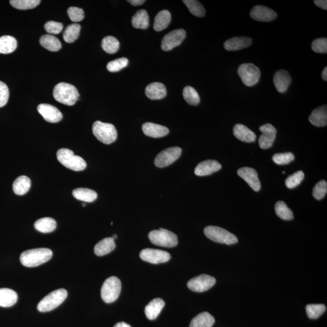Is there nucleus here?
<instances>
[{"label": "nucleus", "mask_w": 327, "mask_h": 327, "mask_svg": "<svg viewBox=\"0 0 327 327\" xmlns=\"http://www.w3.org/2000/svg\"><path fill=\"white\" fill-rule=\"evenodd\" d=\"M262 135L259 138L260 148L268 149L272 147L276 139L277 131L271 124H265L260 127Z\"/></svg>", "instance_id": "4468645a"}, {"label": "nucleus", "mask_w": 327, "mask_h": 327, "mask_svg": "<svg viewBox=\"0 0 327 327\" xmlns=\"http://www.w3.org/2000/svg\"><path fill=\"white\" fill-rule=\"evenodd\" d=\"M101 47L105 52L109 54H114L120 48V43L114 37H105L102 40Z\"/></svg>", "instance_id": "e433bc0d"}, {"label": "nucleus", "mask_w": 327, "mask_h": 327, "mask_svg": "<svg viewBox=\"0 0 327 327\" xmlns=\"http://www.w3.org/2000/svg\"><path fill=\"white\" fill-rule=\"evenodd\" d=\"M304 176V173L303 171H298L286 178L285 185L288 189L297 188L303 181Z\"/></svg>", "instance_id": "37998d69"}, {"label": "nucleus", "mask_w": 327, "mask_h": 327, "mask_svg": "<svg viewBox=\"0 0 327 327\" xmlns=\"http://www.w3.org/2000/svg\"><path fill=\"white\" fill-rule=\"evenodd\" d=\"M311 124L316 127H324L327 124V107L326 105L314 108L309 117Z\"/></svg>", "instance_id": "b1692460"}, {"label": "nucleus", "mask_w": 327, "mask_h": 327, "mask_svg": "<svg viewBox=\"0 0 327 327\" xmlns=\"http://www.w3.org/2000/svg\"><path fill=\"white\" fill-rule=\"evenodd\" d=\"M81 30V26L79 24L74 23L65 28L63 33V39L65 42L71 43L76 42L79 38Z\"/></svg>", "instance_id": "c9c22d12"}, {"label": "nucleus", "mask_w": 327, "mask_h": 327, "mask_svg": "<svg viewBox=\"0 0 327 327\" xmlns=\"http://www.w3.org/2000/svg\"><path fill=\"white\" fill-rule=\"evenodd\" d=\"M275 209L277 215L281 219L285 221H291L294 219V215L293 211L289 209L284 202L282 201L277 202Z\"/></svg>", "instance_id": "4c0bfd02"}, {"label": "nucleus", "mask_w": 327, "mask_h": 327, "mask_svg": "<svg viewBox=\"0 0 327 327\" xmlns=\"http://www.w3.org/2000/svg\"><path fill=\"white\" fill-rule=\"evenodd\" d=\"M142 129L146 135L154 138H162L169 133L167 127L152 123L143 124Z\"/></svg>", "instance_id": "412c9836"}, {"label": "nucleus", "mask_w": 327, "mask_h": 327, "mask_svg": "<svg viewBox=\"0 0 327 327\" xmlns=\"http://www.w3.org/2000/svg\"><path fill=\"white\" fill-rule=\"evenodd\" d=\"M149 238L153 244L163 247H174L178 242L174 233L162 228L149 233Z\"/></svg>", "instance_id": "0eeeda50"}, {"label": "nucleus", "mask_w": 327, "mask_h": 327, "mask_svg": "<svg viewBox=\"0 0 327 327\" xmlns=\"http://www.w3.org/2000/svg\"><path fill=\"white\" fill-rule=\"evenodd\" d=\"M273 82L279 92L284 93L292 83L290 75L285 70L277 71L273 77Z\"/></svg>", "instance_id": "aec40b11"}, {"label": "nucleus", "mask_w": 327, "mask_h": 327, "mask_svg": "<svg viewBox=\"0 0 327 327\" xmlns=\"http://www.w3.org/2000/svg\"><path fill=\"white\" fill-rule=\"evenodd\" d=\"M18 295L13 289L0 288V307H10L17 303Z\"/></svg>", "instance_id": "a878e982"}, {"label": "nucleus", "mask_w": 327, "mask_h": 327, "mask_svg": "<svg viewBox=\"0 0 327 327\" xmlns=\"http://www.w3.org/2000/svg\"><path fill=\"white\" fill-rule=\"evenodd\" d=\"M171 14L167 10L161 11L158 12L155 17L154 29L157 32H161L169 26L171 21Z\"/></svg>", "instance_id": "cd10ccee"}, {"label": "nucleus", "mask_w": 327, "mask_h": 327, "mask_svg": "<svg viewBox=\"0 0 327 327\" xmlns=\"http://www.w3.org/2000/svg\"><path fill=\"white\" fill-rule=\"evenodd\" d=\"M216 279L207 275H201L191 279L188 283L190 289L195 292H204L213 287Z\"/></svg>", "instance_id": "9b49d317"}, {"label": "nucleus", "mask_w": 327, "mask_h": 327, "mask_svg": "<svg viewBox=\"0 0 327 327\" xmlns=\"http://www.w3.org/2000/svg\"><path fill=\"white\" fill-rule=\"evenodd\" d=\"M164 306L165 303L162 299H154L145 308L146 317L149 320L157 319Z\"/></svg>", "instance_id": "393cba45"}, {"label": "nucleus", "mask_w": 327, "mask_h": 327, "mask_svg": "<svg viewBox=\"0 0 327 327\" xmlns=\"http://www.w3.org/2000/svg\"><path fill=\"white\" fill-rule=\"evenodd\" d=\"M215 320L212 315L208 312L198 314L192 320L190 327H212Z\"/></svg>", "instance_id": "c85d7f7f"}, {"label": "nucleus", "mask_w": 327, "mask_h": 327, "mask_svg": "<svg viewBox=\"0 0 327 327\" xmlns=\"http://www.w3.org/2000/svg\"><path fill=\"white\" fill-rule=\"evenodd\" d=\"M83 207H86V204L85 203H85L83 204Z\"/></svg>", "instance_id": "13d9d810"}, {"label": "nucleus", "mask_w": 327, "mask_h": 327, "mask_svg": "<svg viewBox=\"0 0 327 327\" xmlns=\"http://www.w3.org/2000/svg\"><path fill=\"white\" fill-rule=\"evenodd\" d=\"M314 5H316L317 7L323 9V10H327V1L326 0H315L314 1Z\"/></svg>", "instance_id": "603ef678"}, {"label": "nucleus", "mask_w": 327, "mask_h": 327, "mask_svg": "<svg viewBox=\"0 0 327 327\" xmlns=\"http://www.w3.org/2000/svg\"><path fill=\"white\" fill-rule=\"evenodd\" d=\"M183 97L187 102L191 105H197L200 102L198 93L191 86H186L183 90Z\"/></svg>", "instance_id": "ea45409f"}, {"label": "nucleus", "mask_w": 327, "mask_h": 327, "mask_svg": "<svg viewBox=\"0 0 327 327\" xmlns=\"http://www.w3.org/2000/svg\"><path fill=\"white\" fill-rule=\"evenodd\" d=\"M67 14L71 21L80 22L85 18V12L82 9L77 7H70L68 9Z\"/></svg>", "instance_id": "09e8293b"}, {"label": "nucleus", "mask_w": 327, "mask_h": 327, "mask_svg": "<svg viewBox=\"0 0 327 327\" xmlns=\"http://www.w3.org/2000/svg\"><path fill=\"white\" fill-rule=\"evenodd\" d=\"M34 227L39 232L43 233H48L54 232L57 228V223L52 217H46L37 220Z\"/></svg>", "instance_id": "c756f323"}, {"label": "nucleus", "mask_w": 327, "mask_h": 327, "mask_svg": "<svg viewBox=\"0 0 327 327\" xmlns=\"http://www.w3.org/2000/svg\"><path fill=\"white\" fill-rule=\"evenodd\" d=\"M282 173H283V174H285V172H284V171H283Z\"/></svg>", "instance_id": "bf43d9fd"}, {"label": "nucleus", "mask_w": 327, "mask_h": 327, "mask_svg": "<svg viewBox=\"0 0 327 327\" xmlns=\"http://www.w3.org/2000/svg\"><path fill=\"white\" fill-rule=\"evenodd\" d=\"M238 74L242 83L248 87L256 85L259 82L261 75L260 68L252 63L240 65Z\"/></svg>", "instance_id": "1a4fd4ad"}, {"label": "nucleus", "mask_w": 327, "mask_h": 327, "mask_svg": "<svg viewBox=\"0 0 327 327\" xmlns=\"http://www.w3.org/2000/svg\"><path fill=\"white\" fill-rule=\"evenodd\" d=\"M114 327H132L130 325L127 324V323L124 322H118L116 323V324L115 325Z\"/></svg>", "instance_id": "5fc2aeb1"}, {"label": "nucleus", "mask_w": 327, "mask_h": 327, "mask_svg": "<svg viewBox=\"0 0 327 327\" xmlns=\"http://www.w3.org/2000/svg\"><path fill=\"white\" fill-rule=\"evenodd\" d=\"M31 187V180L26 176H20L14 180L13 191L15 194L24 195L29 192Z\"/></svg>", "instance_id": "7c9ffc66"}, {"label": "nucleus", "mask_w": 327, "mask_h": 327, "mask_svg": "<svg viewBox=\"0 0 327 327\" xmlns=\"http://www.w3.org/2000/svg\"><path fill=\"white\" fill-rule=\"evenodd\" d=\"M40 43L44 48L51 52H57L61 48V43L57 37L50 35H44L40 40Z\"/></svg>", "instance_id": "473e14b6"}, {"label": "nucleus", "mask_w": 327, "mask_h": 327, "mask_svg": "<svg viewBox=\"0 0 327 327\" xmlns=\"http://www.w3.org/2000/svg\"><path fill=\"white\" fill-rule=\"evenodd\" d=\"M53 95L56 101L60 103L73 105L79 100L80 94L76 87L70 84L58 83L54 87Z\"/></svg>", "instance_id": "f03ea898"}, {"label": "nucleus", "mask_w": 327, "mask_h": 327, "mask_svg": "<svg viewBox=\"0 0 327 327\" xmlns=\"http://www.w3.org/2000/svg\"><path fill=\"white\" fill-rule=\"evenodd\" d=\"M57 157L59 162L68 169L80 172L86 168V162L79 156L75 155L70 149H60L57 153Z\"/></svg>", "instance_id": "7ed1b4c3"}, {"label": "nucleus", "mask_w": 327, "mask_h": 327, "mask_svg": "<svg viewBox=\"0 0 327 327\" xmlns=\"http://www.w3.org/2000/svg\"><path fill=\"white\" fill-rule=\"evenodd\" d=\"M324 304H309L306 307L307 316L311 319H316L321 316L326 311Z\"/></svg>", "instance_id": "a19ab883"}, {"label": "nucleus", "mask_w": 327, "mask_h": 327, "mask_svg": "<svg viewBox=\"0 0 327 327\" xmlns=\"http://www.w3.org/2000/svg\"><path fill=\"white\" fill-rule=\"evenodd\" d=\"M186 36V32L182 29L172 31L164 37L161 43V48L164 51H169L182 43Z\"/></svg>", "instance_id": "ddd939ff"}, {"label": "nucleus", "mask_w": 327, "mask_h": 327, "mask_svg": "<svg viewBox=\"0 0 327 327\" xmlns=\"http://www.w3.org/2000/svg\"><path fill=\"white\" fill-rule=\"evenodd\" d=\"M273 161L278 165H285L290 163L294 161L295 156L291 152L276 154L273 156Z\"/></svg>", "instance_id": "49530a36"}, {"label": "nucleus", "mask_w": 327, "mask_h": 327, "mask_svg": "<svg viewBox=\"0 0 327 327\" xmlns=\"http://www.w3.org/2000/svg\"><path fill=\"white\" fill-rule=\"evenodd\" d=\"M45 29L50 35H51V34H59L63 30V25L61 23H58V22L50 21L47 22L45 24Z\"/></svg>", "instance_id": "8fccbe9b"}, {"label": "nucleus", "mask_w": 327, "mask_h": 327, "mask_svg": "<svg viewBox=\"0 0 327 327\" xmlns=\"http://www.w3.org/2000/svg\"><path fill=\"white\" fill-rule=\"evenodd\" d=\"M67 297V292L65 289H56L40 302L37 309L42 313L51 311L63 303Z\"/></svg>", "instance_id": "39448f33"}, {"label": "nucleus", "mask_w": 327, "mask_h": 327, "mask_svg": "<svg viewBox=\"0 0 327 327\" xmlns=\"http://www.w3.org/2000/svg\"><path fill=\"white\" fill-rule=\"evenodd\" d=\"M52 251L49 248H40L24 251L21 254L20 262L27 267H38L51 259Z\"/></svg>", "instance_id": "f257e3e1"}, {"label": "nucleus", "mask_w": 327, "mask_h": 327, "mask_svg": "<svg viewBox=\"0 0 327 327\" xmlns=\"http://www.w3.org/2000/svg\"><path fill=\"white\" fill-rule=\"evenodd\" d=\"M204 234L214 242L232 245L238 242L237 237L226 229L217 226H207L204 230Z\"/></svg>", "instance_id": "423d86ee"}, {"label": "nucleus", "mask_w": 327, "mask_h": 327, "mask_svg": "<svg viewBox=\"0 0 327 327\" xmlns=\"http://www.w3.org/2000/svg\"><path fill=\"white\" fill-rule=\"evenodd\" d=\"M188 7L191 14L197 17H203L205 15V10L204 6L196 0H184L183 1Z\"/></svg>", "instance_id": "58836bf2"}, {"label": "nucleus", "mask_w": 327, "mask_h": 327, "mask_svg": "<svg viewBox=\"0 0 327 327\" xmlns=\"http://www.w3.org/2000/svg\"><path fill=\"white\" fill-rule=\"evenodd\" d=\"M128 64V59L124 57L118 58L109 62L107 65V68L111 72H117V71L122 70L123 68L127 67Z\"/></svg>", "instance_id": "c03bdc74"}, {"label": "nucleus", "mask_w": 327, "mask_h": 327, "mask_svg": "<svg viewBox=\"0 0 327 327\" xmlns=\"http://www.w3.org/2000/svg\"><path fill=\"white\" fill-rule=\"evenodd\" d=\"M144 0H129L128 2L133 6H140L144 4Z\"/></svg>", "instance_id": "864d4df0"}, {"label": "nucleus", "mask_w": 327, "mask_h": 327, "mask_svg": "<svg viewBox=\"0 0 327 327\" xmlns=\"http://www.w3.org/2000/svg\"><path fill=\"white\" fill-rule=\"evenodd\" d=\"M311 49L314 52L318 53V54H326L327 39L320 38L314 40L311 44Z\"/></svg>", "instance_id": "de8ad7c7"}, {"label": "nucleus", "mask_w": 327, "mask_h": 327, "mask_svg": "<svg viewBox=\"0 0 327 327\" xmlns=\"http://www.w3.org/2000/svg\"><path fill=\"white\" fill-rule=\"evenodd\" d=\"M92 132L96 138L105 144H111L117 138V129L110 123L96 121L93 124Z\"/></svg>", "instance_id": "20e7f679"}, {"label": "nucleus", "mask_w": 327, "mask_h": 327, "mask_svg": "<svg viewBox=\"0 0 327 327\" xmlns=\"http://www.w3.org/2000/svg\"><path fill=\"white\" fill-rule=\"evenodd\" d=\"M9 96L8 87L5 83L0 82V108L7 104Z\"/></svg>", "instance_id": "3c124183"}, {"label": "nucleus", "mask_w": 327, "mask_h": 327, "mask_svg": "<svg viewBox=\"0 0 327 327\" xmlns=\"http://www.w3.org/2000/svg\"><path fill=\"white\" fill-rule=\"evenodd\" d=\"M252 44V40L249 37H233L224 43V49L228 51H236L248 48Z\"/></svg>", "instance_id": "6ab92c4d"}, {"label": "nucleus", "mask_w": 327, "mask_h": 327, "mask_svg": "<svg viewBox=\"0 0 327 327\" xmlns=\"http://www.w3.org/2000/svg\"><path fill=\"white\" fill-rule=\"evenodd\" d=\"M112 238H113L115 240V239H116L118 238V236H117V235H114L113 236H112Z\"/></svg>", "instance_id": "4d7b16f0"}, {"label": "nucleus", "mask_w": 327, "mask_h": 327, "mask_svg": "<svg viewBox=\"0 0 327 327\" xmlns=\"http://www.w3.org/2000/svg\"><path fill=\"white\" fill-rule=\"evenodd\" d=\"M116 247L115 240L112 237L104 238L98 242L94 247L96 255L98 257L104 256L113 251Z\"/></svg>", "instance_id": "bb28decb"}, {"label": "nucleus", "mask_w": 327, "mask_h": 327, "mask_svg": "<svg viewBox=\"0 0 327 327\" xmlns=\"http://www.w3.org/2000/svg\"><path fill=\"white\" fill-rule=\"evenodd\" d=\"M252 19L261 22H270L275 20L277 14L275 11L264 6H256L250 11Z\"/></svg>", "instance_id": "f3484780"}, {"label": "nucleus", "mask_w": 327, "mask_h": 327, "mask_svg": "<svg viewBox=\"0 0 327 327\" xmlns=\"http://www.w3.org/2000/svg\"><path fill=\"white\" fill-rule=\"evenodd\" d=\"M72 195L78 200L92 202L97 198V194L93 190L87 188H78L74 190Z\"/></svg>", "instance_id": "2f4dec72"}, {"label": "nucleus", "mask_w": 327, "mask_h": 327, "mask_svg": "<svg viewBox=\"0 0 327 327\" xmlns=\"http://www.w3.org/2000/svg\"><path fill=\"white\" fill-rule=\"evenodd\" d=\"M146 95L152 100H158L165 97L167 95L166 87L161 83H153L146 88Z\"/></svg>", "instance_id": "5701e85b"}, {"label": "nucleus", "mask_w": 327, "mask_h": 327, "mask_svg": "<svg viewBox=\"0 0 327 327\" xmlns=\"http://www.w3.org/2000/svg\"><path fill=\"white\" fill-rule=\"evenodd\" d=\"M238 175L248 184L255 192H259L261 188V182L258 174L253 168L242 167L238 170Z\"/></svg>", "instance_id": "2eb2a0df"}, {"label": "nucleus", "mask_w": 327, "mask_h": 327, "mask_svg": "<svg viewBox=\"0 0 327 327\" xmlns=\"http://www.w3.org/2000/svg\"><path fill=\"white\" fill-rule=\"evenodd\" d=\"M40 115L46 121L51 123H57L63 118V114L54 105L48 104H41L37 107Z\"/></svg>", "instance_id": "dca6fc26"}, {"label": "nucleus", "mask_w": 327, "mask_h": 327, "mask_svg": "<svg viewBox=\"0 0 327 327\" xmlns=\"http://www.w3.org/2000/svg\"><path fill=\"white\" fill-rule=\"evenodd\" d=\"M41 3L40 0H11V5L19 10L34 9Z\"/></svg>", "instance_id": "79ce46f5"}, {"label": "nucleus", "mask_w": 327, "mask_h": 327, "mask_svg": "<svg viewBox=\"0 0 327 327\" xmlns=\"http://www.w3.org/2000/svg\"><path fill=\"white\" fill-rule=\"evenodd\" d=\"M233 134L236 138L245 142H253L257 139L256 134L243 124H237L233 127Z\"/></svg>", "instance_id": "4be33fe9"}, {"label": "nucleus", "mask_w": 327, "mask_h": 327, "mask_svg": "<svg viewBox=\"0 0 327 327\" xmlns=\"http://www.w3.org/2000/svg\"><path fill=\"white\" fill-rule=\"evenodd\" d=\"M322 77L323 80L326 82L327 81V67H325L324 69L323 70L322 73Z\"/></svg>", "instance_id": "6e6d98bb"}, {"label": "nucleus", "mask_w": 327, "mask_h": 327, "mask_svg": "<svg viewBox=\"0 0 327 327\" xmlns=\"http://www.w3.org/2000/svg\"><path fill=\"white\" fill-rule=\"evenodd\" d=\"M17 48V41L14 37L9 35L0 37V54H11Z\"/></svg>", "instance_id": "72a5a7b5"}, {"label": "nucleus", "mask_w": 327, "mask_h": 327, "mask_svg": "<svg viewBox=\"0 0 327 327\" xmlns=\"http://www.w3.org/2000/svg\"><path fill=\"white\" fill-rule=\"evenodd\" d=\"M327 192V183L324 180L317 183L313 190V197L317 200H320L325 197Z\"/></svg>", "instance_id": "a18cd8bd"}, {"label": "nucleus", "mask_w": 327, "mask_h": 327, "mask_svg": "<svg viewBox=\"0 0 327 327\" xmlns=\"http://www.w3.org/2000/svg\"><path fill=\"white\" fill-rule=\"evenodd\" d=\"M132 23L136 29H147L149 25V17L147 11L141 9L137 12L132 17Z\"/></svg>", "instance_id": "f704fd0d"}, {"label": "nucleus", "mask_w": 327, "mask_h": 327, "mask_svg": "<svg viewBox=\"0 0 327 327\" xmlns=\"http://www.w3.org/2000/svg\"><path fill=\"white\" fill-rule=\"evenodd\" d=\"M182 149L177 147L165 149L156 157L155 160V166L160 168L169 166L180 157Z\"/></svg>", "instance_id": "9d476101"}, {"label": "nucleus", "mask_w": 327, "mask_h": 327, "mask_svg": "<svg viewBox=\"0 0 327 327\" xmlns=\"http://www.w3.org/2000/svg\"><path fill=\"white\" fill-rule=\"evenodd\" d=\"M121 282L117 277L111 276L104 281L102 286L101 295L105 303H112L120 295Z\"/></svg>", "instance_id": "6e6552de"}, {"label": "nucleus", "mask_w": 327, "mask_h": 327, "mask_svg": "<svg viewBox=\"0 0 327 327\" xmlns=\"http://www.w3.org/2000/svg\"><path fill=\"white\" fill-rule=\"evenodd\" d=\"M139 257L143 261L155 264L166 263L171 257L167 251L153 248L144 249L140 253Z\"/></svg>", "instance_id": "f8f14e48"}, {"label": "nucleus", "mask_w": 327, "mask_h": 327, "mask_svg": "<svg viewBox=\"0 0 327 327\" xmlns=\"http://www.w3.org/2000/svg\"><path fill=\"white\" fill-rule=\"evenodd\" d=\"M222 166L214 160H205L199 163L195 168V173L196 175L203 176L210 175L221 169Z\"/></svg>", "instance_id": "a211bd4d"}]
</instances>
